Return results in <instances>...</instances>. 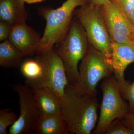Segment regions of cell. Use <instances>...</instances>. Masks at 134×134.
Wrapping results in <instances>:
<instances>
[{
	"mask_svg": "<svg viewBox=\"0 0 134 134\" xmlns=\"http://www.w3.org/2000/svg\"><path fill=\"white\" fill-rule=\"evenodd\" d=\"M26 85L32 92L41 116L61 113L62 102L57 94L48 86L42 83Z\"/></svg>",
	"mask_w": 134,
	"mask_h": 134,
	"instance_id": "cell-11",
	"label": "cell"
},
{
	"mask_svg": "<svg viewBox=\"0 0 134 134\" xmlns=\"http://www.w3.org/2000/svg\"><path fill=\"white\" fill-rule=\"evenodd\" d=\"M97 96L77 95L67 86L62 100V114L70 134H90L98 122Z\"/></svg>",
	"mask_w": 134,
	"mask_h": 134,
	"instance_id": "cell-1",
	"label": "cell"
},
{
	"mask_svg": "<svg viewBox=\"0 0 134 134\" xmlns=\"http://www.w3.org/2000/svg\"><path fill=\"white\" fill-rule=\"evenodd\" d=\"M20 71L26 79V85L43 83L45 75L44 62L41 56L30 58L23 61L20 66Z\"/></svg>",
	"mask_w": 134,
	"mask_h": 134,
	"instance_id": "cell-14",
	"label": "cell"
},
{
	"mask_svg": "<svg viewBox=\"0 0 134 134\" xmlns=\"http://www.w3.org/2000/svg\"><path fill=\"white\" fill-rule=\"evenodd\" d=\"M110 1V0H88V3L95 6L100 7L107 4Z\"/></svg>",
	"mask_w": 134,
	"mask_h": 134,
	"instance_id": "cell-23",
	"label": "cell"
},
{
	"mask_svg": "<svg viewBox=\"0 0 134 134\" xmlns=\"http://www.w3.org/2000/svg\"><path fill=\"white\" fill-rule=\"evenodd\" d=\"M118 82L122 98L129 103V113L134 114V81L130 83L125 79Z\"/></svg>",
	"mask_w": 134,
	"mask_h": 134,
	"instance_id": "cell-17",
	"label": "cell"
},
{
	"mask_svg": "<svg viewBox=\"0 0 134 134\" xmlns=\"http://www.w3.org/2000/svg\"><path fill=\"white\" fill-rule=\"evenodd\" d=\"M38 55L43 60L45 69L43 84L52 89L62 102L66 88L70 86L62 61L54 47L45 53Z\"/></svg>",
	"mask_w": 134,
	"mask_h": 134,
	"instance_id": "cell-9",
	"label": "cell"
},
{
	"mask_svg": "<svg viewBox=\"0 0 134 134\" xmlns=\"http://www.w3.org/2000/svg\"><path fill=\"white\" fill-rule=\"evenodd\" d=\"M41 38L38 32L25 23L13 27L8 40L25 57L37 54Z\"/></svg>",
	"mask_w": 134,
	"mask_h": 134,
	"instance_id": "cell-10",
	"label": "cell"
},
{
	"mask_svg": "<svg viewBox=\"0 0 134 134\" xmlns=\"http://www.w3.org/2000/svg\"><path fill=\"white\" fill-rule=\"evenodd\" d=\"M25 2L29 4L31 3H36L41 2L44 0H23Z\"/></svg>",
	"mask_w": 134,
	"mask_h": 134,
	"instance_id": "cell-25",
	"label": "cell"
},
{
	"mask_svg": "<svg viewBox=\"0 0 134 134\" xmlns=\"http://www.w3.org/2000/svg\"><path fill=\"white\" fill-rule=\"evenodd\" d=\"M74 14L86 32L89 44L103 53L110 63L112 42L100 7L88 3L75 9Z\"/></svg>",
	"mask_w": 134,
	"mask_h": 134,
	"instance_id": "cell-5",
	"label": "cell"
},
{
	"mask_svg": "<svg viewBox=\"0 0 134 134\" xmlns=\"http://www.w3.org/2000/svg\"><path fill=\"white\" fill-rule=\"evenodd\" d=\"M18 119L15 113L9 108L0 110V134H8L7 128L14 124Z\"/></svg>",
	"mask_w": 134,
	"mask_h": 134,
	"instance_id": "cell-18",
	"label": "cell"
},
{
	"mask_svg": "<svg viewBox=\"0 0 134 134\" xmlns=\"http://www.w3.org/2000/svg\"><path fill=\"white\" fill-rule=\"evenodd\" d=\"M110 61L113 74L118 81L125 79L124 74L127 67L134 62V45L127 43L112 42Z\"/></svg>",
	"mask_w": 134,
	"mask_h": 134,
	"instance_id": "cell-12",
	"label": "cell"
},
{
	"mask_svg": "<svg viewBox=\"0 0 134 134\" xmlns=\"http://www.w3.org/2000/svg\"><path fill=\"white\" fill-rule=\"evenodd\" d=\"M78 79L72 87L77 95L97 96L96 87L102 79L113 74L109 61L103 53L90 44L81 60Z\"/></svg>",
	"mask_w": 134,
	"mask_h": 134,
	"instance_id": "cell-4",
	"label": "cell"
},
{
	"mask_svg": "<svg viewBox=\"0 0 134 134\" xmlns=\"http://www.w3.org/2000/svg\"><path fill=\"white\" fill-rule=\"evenodd\" d=\"M13 89L19 97L20 115L10 127L9 133H35L41 114L32 92L26 85L17 84Z\"/></svg>",
	"mask_w": 134,
	"mask_h": 134,
	"instance_id": "cell-7",
	"label": "cell"
},
{
	"mask_svg": "<svg viewBox=\"0 0 134 134\" xmlns=\"http://www.w3.org/2000/svg\"><path fill=\"white\" fill-rule=\"evenodd\" d=\"M105 134H134V132L125 125L119 119H116L108 125Z\"/></svg>",
	"mask_w": 134,
	"mask_h": 134,
	"instance_id": "cell-19",
	"label": "cell"
},
{
	"mask_svg": "<svg viewBox=\"0 0 134 134\" xmlns=\"http://www.w3.org/2000/svg\"><path fill=\"white\" fill-rule=\"evenodd\" d=\"M120 120L123 125L134 133V114L128 113Z\"/></svg>",
	"mask_w": 134,
	"mask_h": 134,
	"instance_id": "cell-22",
	"label": "cell"
},
{
	"mask_svg": "<svg viewBox=\"0 0 134 134\" xmlns=\"http://www.w3.org/2000/svg\"><path fill=\"white\" fill-rule=\"evenodd\" d=\"M100 8L112 42L134 45L131 39L134 28L118 5L110 1Z\"/></svg>",
	"mask_w": 134,
	"mask_h": 134,
	"instance_id": "cell-8",
	"label": "cell"
},
{
	"mask_svg": "<svg viewBox=\"0 0 134 134\" xmlns=\"http://www.w3.org/2000/svg\"><path fill=\"white\" fill-rule=\"evenodd\" d=\"M103 99L97 124L92 133L105 134L108 125L129 113V104L122 98L118 82L113 74L103 79L100 86Z\"/></svg>",
	"mask_w": 134,
	"mask_h": 134,
	"instance_id": "cell-6",
	"label": "cell"
},
{
	"mask_svg": "<svg viewBox=\"0 0 134 134\" xmlns=\"http://www.w3.org/2000/svg\"><path fill=\"white\" fill-rule=\"evenodd\" d=\"M120 0H110L111 2L115 3V4L118 5L119 2Z\"/></svg>",
	"mask_w": 134,
	"mask_h": 134,
	"instance_id": "cell-27",
	"label": "cell"
},
{
	"mask_svg": "<svg viewBox=\"0 0 134 134\" xmlns=\"http://www.w3.org/2000/svg\"><path fill=\"white\" fill-rule=\"evenodd\" d=\"M36 134H70L64 118L61 113L54 115L41 116Z\"/></svg>",
	"mask_w": 134,
	"mask_h": 134,
	"instance_id": "cell-15",
	"label": "cell"
},
{
	"mask_svg": "<svg viewBox=\"0 0 134 134\" xmlns=\"http://www.w3.org/2000/svg\"><path fill=\"white\" fill-rule=\"evenodd\" d=\"M89 44L86 32L78 20L73 19L65 38L54 46L66 70L70 86L73 87L79 77L78 65L86 55Z\"/></svg>",
	"mask_w": 134,
	"mask_h": 134,
	"instance_id": "cell-3",
	"label": "cell"
},
{
	"mask_svg": "<svg viewBox=\"0 0 134 134\" xmlns=\"http://www.w3.org/2000/svg\"><path fill=\"white\" fill-rule=\"evenodd\" d=\"M88 2V0H66L55 9L44 7L38 9V14L45 19L46 24L37 54L45 53L63 40L69 31L75 9Z\"/></svg>",
	"mask_w": 134,
	"mask_h": 134,
	"instance_id": "cell-2",
	"label": "cell"
},
{
	"mask_svg": "<svg viewBox=\"0 0 134 134\" xmlns=\"http://www.w3.org/2000/svg\"><path fill=\"white\" fill-rule=\"evenodd\" d=\"M19 51L8 40L0 44V65L6 68H16L20 66L23 58Z\"/></svg>",
	"mask_w": 134,
	"mask_h": 134,
	"instance_id": "cell-16",
	"label": "cell"
},
{
	"mask_svg": "<svg viewBox=\"0 0 134 134\" xmlns=\"http://www.w3.org/2000/svg\"><path fill=\"white\" fill-rule=\"evenodd\" d=\"M131 39L134 45V29H133L131 33Z\"/></svg>",
	"mask_w": 134,
	"mask_h": 134,
	"instance_id": "cell-26",
	"label": "cell"
},
{
	"mask_svg": "<svg viewBox=\"0 0 134 134\" xmlns=\"http://www.w3.org/2000/svg\"><path fill=\"white\" fill-rule=\"evenodd\" d=\"M14 26L5 22L0 21V41L8 40Z\"/></svg>",
	"mask_w": 134,
	"mask_h": 134,
	"instance_id": "cell-20",
	"label": "cell"
},
{
	"mask_svg": "<svg viewBox=\"0 0 134 134\" xmlns=\"http://www.w3.org/2000/svg\"><path fill=\"white\" fill-rule=\"evenodd\" d=\"M23 0H0V21L13 26L26 23L28 17Z\"/></svg>",
	"mask_w": 134,
	"mask_h": 134,
	"instance_id": "cell-13",
	"label": "cell"
},
{
	"mask_svg": "<svg viewBox=\"0 0 134 134\" xmlns=\"http://www.w3.org/2000/svg\"><path fill=\"white\" fill-rule=\"evenodd\" d=\"M127 18L130 24L134 29V8L127 15Z\"/></svg>",
	"mask_w": 134,
	"mask_h": 134,
	"instance_id": "cell-24",
	"label": "cell"
},
{
	"mask_svg": "<svg viewBox=\"0 0 134 134\" xmlns=\"http://www.w3.org/2000/svg\"><path fill=\"white\" fill-rule=\"evenodd\" d=\"M118 5L127 17L134 8V0H120Z\"/></svg>",
	"mask_w": 134,
	"mask_h": 134,
	"instance_id": "cell-21",
	"label": "cell"
}]
</instances>
